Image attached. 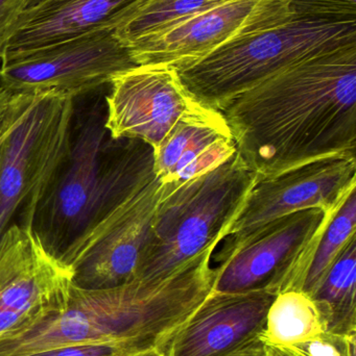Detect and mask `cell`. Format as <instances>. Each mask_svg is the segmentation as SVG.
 I'll return each mask as SVG.
<instances>
[{
	"mask_svg": "<svg viewBox=\"0 0 356 356\" xmlns=\"http://www.w3.org/2000/svg\"><path fill=\"white\" fill-rule=\"evenodd\" d=\"M136 0H42L21 13L6 54L113 29Z\"/></svg>",
	"mask_w": 356,
	"mask_h": 356,
	"instance_id": "9a60e30c",
	"label": "cell"
},
{
	"mask_svg": "<svg viewBox=\"0 0 356 356\" xmlns=\"http://www.w3.org/2000/svg\"><path fill=\"white\" fill-rule=\"evenodd\" d=\"M276 294L213 293L178 328L165 356H226L259 338Z\"/></svg>",
	"mask_w": 356,
	"mask_h": 356,
	"instance_id": "5bb4252c",
	"label": "cell"
},
{
	"mask_svg": "<svg viewBox=\"0 0 356 356\" xmlns=\"http://www.w3.org/2000/svg\"><path fill=\"white\" fill-rule=\"evenodd\" d=\"M336 211L301 209L268 222L221 252L213 293L300 291L328 224Z\"/></svg>",
	"mask_w": 356,
	"mask_h": 356,
	"instance_id": "52a82bcc",
	"label": "cell"
},
{
	"mask_svg": "<svg viewBox=\"0 0 356 356\" xmlns=\"http://www.w3.org/2000/svg\"><path fill=\"white\" fill-rule=\"evenodd\" d=\"M286 0H227L186 17L129 48L137 65L180 70L242 33L293 16Z\"/></svg>",
	"mask_w": 356,
	"mask_h": 356,
	"instance_id": "8fae6325",
	"label": "cell"
},
{
	"mask_svg": "<svg viewBox=\"0 0 356 356\" xmlns=\"http://www.w3.org/2000/svg\"><path fill=\"white\" fill-rule=\"evenodd\" d=\"M138 66L111 29L0 58V86L16 93L79 96L100 90Z\"/></svg>",
	"mask_w": 356,
	"mask_h": 356,
	"instance_id": "ba28073f",
	"label": "cell"
},
{
	"mask_svg": "<svg viewBox=\"0 0 356 356\" xmlns=\"http://www.w3.org/2000/svg\"><path fill=\"white\" fill-rule=\"evenodd\" d=\"M226 356H268V353L265 343L259 337Z\"/></svg>",
	"mask_w": 356,
	"mask_h": 356,
	"instance_id": "4316f807",
	"label": "cell"
},
{
	"mask_svg": "<svg viewBox=\"0 0 356 356\" xmlns=\"http://www.w3.org/2000/svg\"><path fill=\"white\" fill-rule=\"evenodd\" d=\"M72 277L33 228L10 226L0 238V338L63 313Z\"/></svg>",
	"mask_w": 356,
	"mask_h": 356,
	"instance_id": "30bf717a",
	"label": "cell"
},
{
	"mask_svg": "<svg viewBox=\"0 0 356 356\" xmlns=\"http://www.w3.org/2000/svg\"><path fill=\"white\" fill-rule=\"evenodd\" d=\"M146 353H142L133 347L123 345L82 344L50 349L29 356H141Z\"/></svg>",
	"mask_w": 356,
	"mask_h": 356,
	"instance_id": "cb8c5ba5",
	"label": "cell"
},
{
	"mask_svg": "<svg viewBox=\"0 0 356 356\" xmlns=\"http://www.w3.org/2000/svg\"><path fill=\"white\" fill-rule=\"evenodd\" d=\"M75 98L36 94L0 145V238L10 226L33 228L40 203L68 158Z\"/></svg>",
	"mask_w": 356,
	"mask_h": 356,
	"instance_id": "8992f818",
	"label": "cell"
},
{
	"mask_svg": "<svg viewBox=\"0 0 356 356\" xmlns=\"http://www.w3.org/2000/svg\"><path fill=\"white\" fill-rule=\"evenodd\" d=\"M219 112L256 177L327 156H355L356 43L288 67Z\"/></svg>",
	"mask_w": 356,
	"mask_h": 356,
	"instance_id": "6da1fadb",
	"label": "cell"
},
{
	"mask_svg": "<svg viewBox=\"0 0 356 356\" xmlns=\"http://www.w3.org/2000/svg\"><path fill=\"white\" fill-rule=\"evenodd\" d=\"M356 190V188H355ZM345 199L326 227L307 270L300 292L311 295L336 261L348 241L356 234V192Z\"/></svg>",
	"mask_w": 356,
	"mask_h": 356,
	"instance_id": "ffe728a7",
	"label": "cell"
},
{
	"mask_svg": "<svg viewBox=\"0 0 356 356\" xmlns=\"http://www.w3.org/2000/svg\"><path fill=\"white\" fill-rule=\"evenodd\" d=\"M105 120V97L81 114L75 106L68 158L33 218L46 250L71 269L107 220L156 177L154 149L140 140L113 139Z\"/></svg>",
	"mask_w": 356,
	"mask_h": 356,
	"instance_id": "3957f363",
	"label": "cell"
},
{
	"mask_svg": "<svg viewBox=\"0 0 356 356\" xmlns=\"http://www.w3.org/2000/svg\"><path fill=\"white\" fill-rule=\"evenodd\" d=\"M141 356H165V355L163 353H159V351H154V353H146V355Z\"/></svg>",
	"mask_w": 356,
	"mask_h": 356,
	"instance_id": "f546056e",
	"label": "cell"
},
{
	"mask_svg": "<svg viewBox=\"0 0 356 356\" xmlns=\"http://www.w3.org/2000/svg\"><path fill=\"white\" fill-rule=\"evenodd\" d=\"M321 316L311 296L300 291L276 295L268 311L261 339L265 344L286 346L325 332Z\"/></svg>",
	"mask_w": 356,
	"mask_h": 356,
	"instance_id": "ac0fdd59",
	"label": "cell"
},
{
	"mask_svg": "<svg viewBox=\"0 0 356 356\" xmlns=\"http://www.w3.org/2000/svg\"><path fill=\"white\" fill-rule=\"evenodd\" d=\"M356 234L311 293L326 332L356 336Z\"/></svg>",
	"mask_w": 356,
	"mask_h": 356,
	"instance_id": "2e32d148",
	"label": "cell"
},
{
	"mask_svg": "<svg viewBox=\"0 0 356 356\" xmlns=\"http://www.w3.org/2000/svg\"><path fill=\"white\" fill-rule=\"evenodd\" d=\"M356 336L323 332L297 344L277 346L265 344L268 356H356Z\"/></svg>",
	"mask_w": 356,
	"mask_h": 356,
	"instance_id": "44dd1931",
	"label": "cell"
},
{
	"mask_svg": "<svg viewBox=\"0 0 356 356\" xmlns=\"http://www.w3.org/2000/svg\"><path fill=\"white\" fill-rule=\"evenodd\" d=\"M177 184L155 177L134 193L107 220L91 246L73 266L72 286L102 290L135 280L159 205Z\"/></svg>",
	"mask_w": 356,
	"mask_h": 356,
	"instance_id": "4fadbf2b",
	"label": "cell"
},
{
	"mask_svg": "<svg viewBox=\"0 0 356 356\" xmlns=\"http://www.w3.org/2000/svg\"><path fill=\"white\" fill-rule=\"evenodd\" d=\"M356 43V21L297 15L247 31L199 62L177 70L186 91L202 106L221 111L236 96L288 67Z\"/></svg>",
	"mask_w": 356,
	"mask_h": 356,
	"instance_id": "277c9868",
	"label": "cell"
},
{
	"mask_svg": "<svg viewBox=\"0 0 356 356\" xmlns=\"http://www.w3.org/2000/svg\"><path fill=\"white\" fill-rule=\"evenodd\" d=\"M23 8L24 0H0V58L6 54Z\"/></svg>",
	"mask_w": 356,
	"mask_h": 356,
	"instance_id": "484cf974",
	"label": "cell"
},
{
	"mask_svg": "<svg viewBox=\"0 0 356 356\" xmlns=\"http://www.w3.org/2000/svg\"><path fill=\"white\" fill-rule=\"evenodd\" d=\"M221 139H233L221 112L204 118L181 121L154 150V172L163 182L173 178L209 145Z\"/></svg>",
	"mask_w": 356,
	"mask_h": 356,
	"instance_id": "e0dca14e",
	"label": "cell"
},
{
	"mask_svg": "<svg viewBox=\"0 0 356 356\" xmlns=\"http://www.w3.org/2000/svg\"><path fill=\"white\" fill-rule=\"evenodd\" d=\"M35 96L36 94L16 93L0 86V134L19 120Z\"/></svg>",
	"mask_w": 356,
	"mask_h": 356,
	"instance_id": "d4e9b609",
	"label": "cell"
},
{
	"mask_svg": "<svg viewBox=\"0 0 356 356\" xmlns=\"http://www.w3.org/2000/svg\"><path fill=\"white\" fill-rule=\"evenodd\" d=\"M105 127L113 139H136L156 150L181 121L215 114L184 88L177 69L138 65L110 83Z\"/></svg>",
	"mask_w": 356,
	"mask_h": 356,
	"instance_id": "9c48e42d",
	"label": "cell"
},
{
	"mask_svg": "<svg viewBox=\"0 0 356 356\" xmlns=\"http://www.w3.org/2000/svg\"><path fill=\"white\" fill-rule=\"evenodd\" d=\"M15 124H16V123H15ZM14 125H13V127H14ZM12 127H10V129H6V131H2V133L0 134V145H1L2 142H3L4 138L6 137V135H8V131H10V129H12Z\"/></svg>",
	"mask_w": 356,
	"mask_h": 356,
	"instance_id": "f1b7e54d",
	"label": "cell"
},
{
	"mask_svg": "<svg viewBox=\"0 0 356 356\" xmlns=\"http://www.w3.org/2000/svg\"><path fill=\"white\" fill-rule=\"evenodd\" d=\"M295 15L328 21H356V0H286Z\"/></svg>",
	"mask_w": 356,
	"mask_h": 356,
	"instance_id": "7402d4cb",
	"label": "cell"
},
{
	"mask_svg": "<svg viewBox=\"0 0 356 356\" xmlns=\"http://www.w3.org/2000/svg\"><path fill=\"white\" fill-rule=\"evenodd\" d=\"M256 175L238 152L217 168L178 184L159 205L137 280H160L226 238Z\"/></svg>",
	"mask_w": 356,
	"mask_h": 356,
	"instance_id": "5b68a950",
	"label": "cell"
},
{
	"mask_svg": "<svg viewBox=\"0 0 356 356\" xmlns=\"http://www.w3.org/2000/svg\"><path fill=\"white\" fill-rule=\"evenodd\" d=\"M235 152L236 145L233 139L217 140V142L209 145L206 149L203 150L187 166L184 167L173 178L171 182L181 184L192 178L206 175L227 162L235 154Z\"/></svg>",
	"mask_w": 356,
	"mask_h": 356,
	"instance_id": "603a6c76",
	"label": "cell"
},
{
	"mask_svg": "<svg viewBox=\"0 0 356 356\" xmlns=\"http://www.w3.org/2000/svg\"><path fill=\"white\" fill-rule=\"evenodd\" d=\"M227 0H136L113 29L127 46L162 31L165 27Z\"/></svg>",
	"mask_w": 356,
	"mask_h": 356,
	"instance_id": "d6986e66",
	"label": "cell"
},
{
	"mask_svg": "<svg viewBox=\"0 0 356 356\" xmlns=\"http://www.w3.org/2000/svg\"><path fill=\"white\" fill-rule=\"evenodd\" d=\"M215 249H207L160 280H136L111 289L71 286L63 313L0 338V356H29L82 344H116L142 353L165 349L178 328L212 292Z\"/></svg>",
	"mask_w": 356,
	"mask_h": 356,
	"instance_id": "7a4b0ae2",
	"label": "cell"
},
{
	"mask_svg": "<svg viewBox=\"0 0 356 356\" xmlns=\"http://www.w3.org/2000/svg\"><path fill=\"white\" fill-rule=\"evenodd\" d=\"M40 1H42V0H24V8L23 10L31 8V6H35Z\"/></svg>",
	"mask_w": 356,
	"mask_h": 356,
	"instance_id": "83f0119b",
	"label": "cell"
},
{
	"mask_svg": "<svg viewBox=\"0 0 356 356\" xmlns=\"http://www.w3.org/2000/svg\"><path fill=\"white\" fill-rule=\"evenodd\" d=\"M355 188V156H327L256 177L226 238L240 240L268 222L301 209L336 211Z\"/></svg>",
	"mask_w": 356,
	"mask_h": 356,
	"instance_id": "7c38bea8",
	"label": "cell"
}]
</instances>
